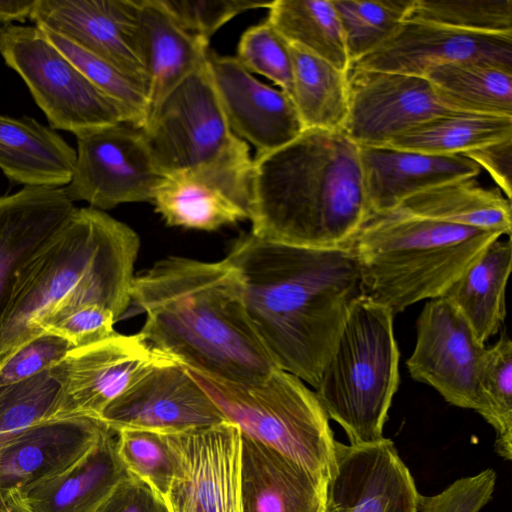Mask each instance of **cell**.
Masks as SVG:
<instances>
[{
    "label": "cell",
    "instance_id": "cell-13",
    "mask_svg": "<svg viewBox=\"0 0 512 512\" xmlns=\"http://www.w3.org/2000/svg\"><path fill=\"white\" fill-rule=\"evenodd\" d=\"M346 78L341 131L358 146H385L421 122L453 113L422 76L351 65Z\"/></svg>",
    "mask_w": 512,
    "mask_h": 512
},
{
    "label": "cell",
    "instance_id": "cell-22",
    "mask_svg": "<svg viewBox=\"0 0 512 512\" xmlns=\"http://www.w3.org/2000/svg\"><path fill=\"white\" fill-rule=\"evenodd\" d=\"M76 208L65 187L25 186L0 196V326L20 272L47 247Z\"/></svg>",
    "mask_w": 512,
    "mask_h": 512
},
{
    "label": "cell",
    "instance_id": "cell-6",
    "mask_svg": "<svg viewBox=\"0 0 512 512\" xmlns=\"http://www.w3.org/2000/svg\"><path fill=\"white\" fill-rule=\"evenodd\" d=\"M392 312L362 294L353 303L315 394L351 445L384 438L383 429L399 386L400 353Z\"/></svg>",
    "mask_w": 512,
    "mask_h": 512
},
{
    "label": "cell",
    "instance_id": "cell-33",
    "mask_svg": "<svg viewBox=\"0 0 512 512\" xmlns=\"http://www.w3.org/2000/svg\"><path fill=\"white\" fill-rule=\"evenodd\" d=\"M512 137V117L453 112L421 122L385 146L435 155H462Z\"/></svg>",
    "mask_w": 512,
    "mask_h": 512
},
{
    "label": "cell",
    "instance_id": "cell-30",
    "mask_svg": "<svg viewBox=\"0 0 512 512\" xmlns=\"http://www.w3.org/2000/svg\"><path fill=\"white\" fill-rule=\"evenodd\" d=\"M424 77L438 100L449 110L512 117V69L488 62L438 65Z\"/></svg>",
    "mask_w": 512,
    "mask_h": 512
},
{
    "label": "cell",
    "instance_id": "cell-8",
    "mask_svg": "<svg viewBox=\"0 0 512 512\" xmlns=\"http://www.w3.org/2000/svg\"><path fill=\"white\" fill-rule=\"evenodd\" d=\"M0 54L26 83L52 129L75 136L99 127L128 123L130 114L34 26L3 28Z\"/></svg>",
    "mask_w": 512,
    "mask_h": 512
},
{
    "label": "cell",
    "instance_id": "cell-19",
    "mask_svg": "<svg viewBox=\"0 0 512 512\" xmlns=\"http://www.w3.org/2000/svg\"><path fill=\"white\" fill-rule=\"evenodd\" d=\"M419 496L390 439L360 445L336 441V468L328 486V505L335 512H418Z\"/></svg>",
    "mask_w": 512,
    "mask_h": 512
},
{
    "label": "cell",
    "instance_id": "cell-32",
    "mask_svg": "<svg viewBox=\"0 0 512 512\" xmlns=\"http://www.w3.org/2000/svg\"><path fill=\"white\" fill-rule=\"evenodd\" d=\"M267 21L291 45L347 71L351 66L333 0L271 1Z\"/></svg>",
    "mask_w": 512,
    "mask_h": 512
},
{
    "label": "cell",
    "instance_id": "cell-26",
    "mask_svg": "<svg viewBox=\"0 0 512 512\" xmlns=\"http://www.w3.org/2000/svg\"><path fill=\"white\" fill-rule=\"evenodd\" d=\"M76 150L54 129L34 118L0 115V169L12 182L31 187H65Z\"/></svg>",
    "mask_w": 512,
    "mask_h": 512
},
{
    "label": "cell",
    "instance_id": "cell-45",
    "mask_svg": "<svg viewBox=\"0 0 512 512\" xmlns=\"http://www.w3.org/2000/svg\"><path fill=\"white\" fill-rule=\"evenodd\" d=\"M95 512H170L163 496L128 473Z\"/></svg>",
    "mask_w": 512,
    "mask_h": 512
},
{
    "label": "cell",
    "instance_id": "cell-17",
    "mask_svg": "<svg viewBox=\"0 0 512 512\" xmlns=\"http://www.w3.org/2000/svg\"><path fill=\"white\" fill-rule=\"evenodd\" d=\"M253 159L250 152L168 175L151 203L166 225L202 231L249 220Z\"/></svg>",
    "mask_w": 512,
    "mask_h": 512
},
{
    "label": "cell",
    "instance_id": "cell-36",
    "mask_svg": "<svg viewBox=\"0 0 512 512\" xmlns=\"http://www.w3.org/2000/svg\"><path fill=\"white\" fill-rule=\"evenodd\" d=\"M406 20L488 35H512V0H413Z\"/></svg>",
    "mask_w": 512,
    "mask_h": 512
},
{
    "label": "cell",
    "instance_id": "cell-48",
    "mask_svg": "<svg viewBox=\"0 0 512 512\" xmlns=\"http://www.w3.org/2000/svg\"><path fill=\"white\" fill-rule=\"evenodd\" d=\"M0 512H17L14 507L0 497Z\"/></svg>",
    "mask_w": 512,
    "mask_h": 512
},
{
    "label": "cell",
    "instance_id": "cell-43",
    "mask_svg": "<svg viewBox=\"0 0 512 512\" xmlns=\"http://www.w3.org/2000/svg\"><path fill=\"white\" fill-rule=\"evenodd\" d=\"M496 485V473L485 469L463 477L438 494H420L418 512H480L490 501Z\"/></svg>",
    "mask_w": 512,
    "mask_h": 512
},
{
    "label": "cell",
    "instance_id": "cell-20",
    "mask_svg": "<svg viewBox=\"0 0 512 512\" xmlns=\"http://www.w3.org/2000/svg\"><path fill=\"white\" fill-rule=\"evenodd\" d=\"M109 429L88 416L50 418L0 444V497L6 502L23 490L75 464Z\"/></svg>",
    "mask_w": 512,
    "mask_h": 512
},
{
    "label": "cell",
    "instance_id": "cell-21",
    "mask_svg": "<svg viewBox=\"0 0 512 512\" xmlns=\"http://www.w3.org/2000/svg\"><path fill=\"white\" fill-rule=\"evenodd\" d=\"M469 61L512 69V35L478 34L405 20L384 44L351 65L424 77L432 67Z\"/></svg>",
    "mask_w": 512,
    "mask_h": 512
},
{
    "label": "cell",
    "instance_id": "cell-1",
    "mask_svg": "<svg viewBox=\"0 0 512 512\" xmlns=\"http://www.w3.org/2000/svg\"><path fill=\"white\" fill-rule=\"evenodd\" d=\"M225 258L237 271L247 315L273 363L316 388L348 313L363 294L353 254L249 233Z\"/></svg>",
    "mask_w": 512,
    "mask_h": 512
},
{
    "label": "cell",
    "instance_id": "cell-46",
    "mask_svg": "<svg viewBox=\"0 0 512 512\" xmlns=\"http://www.w3.org/2000/svg\"><path fill=\"white\" fill-rule=\"evenodd\" d=\"M463 156L484 168L493 178L506 198L511 200L512 192V137L471 151Z\"/></svg>",
    "mask_w": 512,
    "mask_h": 512
},
{
    "label": "cell",
    "instance_id": "cell-3",
    "mask_svg": "<svg viewBox=\"0 0 512 512\" xmlns=\"http://www.w3.org/2000/svg\"><path fill=\"white\" fill-rule=\"evenodd\" d=\"M250 192V233L288 245L346 248L370 213L359 146L341 130L304 129L256 154Z\"/></svg>",
    "mask_w": 512,
    "mask_h": 512
},
{
    "label": "cell",
    "instance_id": "cell-40",
    "mask_svg": "<svg viewBox=\"0 0 512 512\" xmlns=\"http://www.w3.org/2000/svg\"><path fill=\"white\" fill-rule=\"evenodd\" d=\"M235 57L247 71L273 81L291 99L292 61L289 46L267 20L244 31Z\"/></svg>",
    "mask_w": 512,
    "mask_h": 512
},
{
    "label": "cell",
    "instance_id": "cell-9",
    "mask_svg": "<svg viewBox=\"0 0 512 512\" xmlns=\"http://www.w3.org/2000/svg\"><path fill=\"white\" fill-rule=\"evenodd\" d=\"M141 131L164 176L249 151L228 125L206 61L158 104Z\"/></svg>",
    "mask_w": 512,
    "mask_h": 512
},
{
    "label": "cell",
    "instance_id": "cell-47",
    "mask_svg": "<svg viewBox=\"0 0 512 512\" xmlns=\"http://www.w3.org/2000/svg\"><path fill=\"white\" fill-rule=\"evenodd\" d=\"M38 0H0V25L12 21L24 22L30 18ZM2 26V25H1Z\"/></svg>",
    "mask_w": 512,
    "mask_h": 512
},
{
    "label": "cell",
    "instance_id": "cell-38",
    "mask_svg": "<svg viewBox=\"0 0 512 512\" xmlns=\"http://www.w3.org/2000/svg\"><path fill=\"white\" fill-rule=\"evenodd\" d=\"M117 434V452L127 472L165 497L176 469L166 434L124 428Z\"/></svg>",
    "mask_w": 512,
    "mask_h": 512
},
{
    "label": "cell",
    "instance_id": "cell-42",
    "mask_svg": "<svg viewBox=\"0 0 512 512\" xmlns=\"http://www.w3.org/2000/svg\"><path fill=\"white\" fill-rule=\"evenodd\" d=\"M74 349L65 338L41 333L15 349L0 363V386L17 383L49 370Z\"/></svg>",
    "mask_w": 512,
    "mask_h": 512
},
{
    "label": "cell",
    "instance_id": "cell-37",
    "mask_svg": "<svg viewBox=\"0 0 512 512\" xmlns=\"http://www.w3.org/2000/svg\"><path fill=\"white\" fill-rule=\"evenodd\" d=\"M60 392V381L51 368L0 386V444L29 426L53 418Z\"/></svg>",
    "mask_w": 512,
    "mask_h": 512
},
{
    "label": "cell",
    "instance_id": "cell-23",
    "mask_svg": "<svg viewBox=\"0 0 512 512\" xmlns=\"http://www.w3.org/2000/svg\"><path fill=\"white\" fill-rule=\"evenodd\" d=\"M362 181L370 213L397 209L439 185L476 178L481 168L463 155H435L389 146H359Z\"/></svg>",
    "mask_w": 512,
    "mask_h": 512
},
{
    "label": "cell",
    "instance_id": "cell-35",
    "mask_svg": "<svg viewBox=\"0 0 512 512\" xmlns=\"http://www.w3.org/2000/svg\"><path fill=\"white\" fill-rule=\"evenodd\" d=\"M481 409L479 414L496 432L495 452L512 459V341L503 332L486 347L479 373Z\"/></svg>",
    "mask_w": 512,
    "mask_h": 512
},
{
    "label": "cell",
    "instance_id": "cell-28",
    "mask_svg": "<svg viewBox=\"0 0 512 512\" xmlns=\"http://www.w3.org/2000/svg\"><path fill=\"white\" fill-rule=\"evenodd\" d=\"M511 266V239H498L442 296L462 314L483 344L498 333L505 320Z\"/></svg>",
    "mask_w": 512,
    "mask_h": 512
},
{
    "label": "cell",
    "instance_id": "cell-25",
    "mask_svg": "<svg viewBox=\"0 0 512 512\" xmlns=\"http://www.w3.org/2000/svg\"><path fill=\"white\" fill-rule=\"evenodd\" d=\"M127 475L117 434L109 428L75 464L18 493L9 504L17 512H95Z\"/></svg>",
    "mask_w": 512,
    "mask_h": 512
},
{
    "label": "cell",
    "instance_id": "cell-7",
    "mask_svg": "<svg viewBox=\"0 0 512 512\" xmlns=\"http://www.w3.org/2000/svg\"><path fill=\"white\" fill-rule=\"evenodd\" d=\"M187 370L243 435L280 452L329 486L337 440L315 392L301 379L275 369L262 381L234 383Z\"/></svg>",
    "mask_w": 512,
    "mask_h": 512
},
{
    "label": "cell",
    "instance_id": "cell-16",
    "mask_svg": "<svg viewBox=\"0 0 512 512\" xmlns=\"http://www.w3.org/2000/svg\"><path fill=\"white\" fill-rule=\"evenodd\" d=\"M168 358L155 352L139 334L115 335L72 349L51 368L61 384L53 418L100 419L106 407L152 365Z\"/></svg>",
    "mask_w": 512,
    "mask_h": 512
},
{
    "label": "cell",
    "instance_id": "cell-5",
    "mask_svg": "<svg viewBox=\"0 0 512 512\" xmlns=\"http://www.w3.org/2000/svg\"><path fill=\"white\" fill-rule=\"evenodd\" d=\"M501 236L395 209L369 213L346 248L357 261L363 294L396 315L442 297Z\"/></svg>",
    "mask_w": 512,
    "mask_h": 512
},
{
    "label": "cell",
    "instance_id": "cell-11",
    "mask_svg": "<svg viewBox=\"0 0 512 512\" xmlns=\"http://www.w3.org/2000/svg\"><path fill=\"white\" fill-rule=\"evenodd\" d=\"M166 436L176 458L169 511L242 512L240 429L224 421Z\"/></svg>",
    "mask_w": 512,
    "mask_h": 512
},
{
    "label": "cell",
    "instance_id": "cell-39",
    "mask_svg": "<svg viewBox=\"0 0 512 512\" xmlns=\"http://www.w3.org/2000/svg\"><path fill=\"white\" fill-rule=\"evenodd\" d=\"M42 30V29H41ZM48 40L67 56L101 91L118 102L131 116L133 126L141 129L148 116L144 88L127 75L84 51L61 36L42 30Z\"/></svg>",
    "mask_w": 512,
    "mask_h": 512
},
{
    "label": "cell",
    "instance_id": "cell-50",
    "mask_svg": "<svg viewBox=\"0 0 512 512\" xmlns=\"http://www.w3.org/2000/svg\"><path fill=\"white\" fill-rule=\"evenodd\" d=\"M326 512H335V510L328 505Z\"/></svg>",
    "mask_w": 512,
    "mask_h": 512
},
{
    "label": "cell",
    "instance_id": "cell-44",
    "mask_svg": "<svg viewBox=\"0 0 512 512\" xmlns=\"http://www.w3.org/2000/svg\"><path fill=\"white\" fill-rule=\"evenodd\" d=\"M117 319L111 310L90 304L74 309L49 324L44 332L57 334L68 340L74 348L105 340L117 332L113 325Z\"/></svg>",
    "mask_w": 512,
    "mask_h": 512
},
{
    "label": "cell",
    "instance_id": "cell-4",
    "mask_svg": "<svg viewBox=\"0 0 512 512\" xmlns=\"http://www.w3.org/2000/svg\"><path fill=\"white\" fill-rule=\"evenodd\" d=\"M140 240L125 223L76 208L47 247L20 272L0 326V363L74 309L98 304L118 319L131 302Z\"/></svg>",
    "mask_w": 512,
    "mask_h": 512
},
{
    "label": "cell",
    "instance_id": "cell-2",
    "mask_svg": "<svg viewBox=\"0 0 512 512\" xmlns=\"http://www.w3.org/2000/svg\"><path fill=\"white\" fill-rule=\"evenodd\" d=\"M130 297L145 314L138 332L145 342L189 370L253 383L278 369L250 322L239 276L226 258H164L134 276Z\"/></svg>",
    "mask_w": 512,
    "mask_h": 512
},
{
    "label": "cell",
    "instance_id": "cell-31",
    "mask_svg": "<svg viewBox=\"0 0 512 512\" xmlns=\"http://www.w3.org/2000/svg\"><path fill=\"white\" fill-rule=\"evenodd\" d=\"M288 46L291 100L304 129L341 130L347 116L346 72L300 47Z\"/></svg>",
    "mask_w": 512,
    "mask_h": 512
},
{
    "label": "cell",
    "instance_id": "cell-14",
    "mask_svg": "<svg viewBox=\"0 0 512 512\" xmlns=\"http://www.w3.org/2000/svg\"><path fill=\"white\" fill-rule=\"evenodd\" d=\"M29 19L109 63L146 93L139 0H38Z\"/></svg>",
    "mask_w": 512,
    "mask_h": 512
},
{
    "label": "cell",
    "instance_id": "cell-24",
    "mask_svg": "<svg viewBox=\"0 0 512 512\" xmlns=\"http://www.w3.org/2000/svg\"><path fill=\"white\" fill-rule=\"evenodd\" d=\"M242 512H326L328 485L241 433Z\"/></svg>",
    "mask_w": 512,
    "mask_h": 512
},
{
    "label": "cell",
    "instance_id": "cell-10",
    "mask_svg": "<svg viewBox=\"0 0 512 512\" xmlns=\"http://www.w3.org/2000/svg\"><path fill=\"white\" fill-rule=\"evenodd\" d=\"M76 139V164L65 186L72 201L102 211L123 203H151L166 176L141 129L118 123L82 132Z\"/></svg>",
    "mask_w": 512,
    "mask_h": 512
},
{
    "label": "cell",
    "instance_id": "cell-49",
    "mask_svg": "<svg viewBox=\"0 0 512 512\" xmlns=\"http://www.w3.org/2000/svg\"><path fill=\"white\" fill-rule=\"evenodd\" d=\"M3 28H4V26L0 25V43H1L2 35H3Z\"/></svg>",
    "mask_w": 512,
    "mask_h": 512
},
{
    "label": "cell",
    "instance_id": "cell-34",
    "mask_svg": "<svg viewBox=\"0 0 512 512\" xmlns=\"http://www.w3.org/2000/svg\"><path fill=\"white\" fill-rule=\"evenodd\" d=\"M350 64L384 44L406 20L413 0H333Z\"/></svg>",
    "mask_w": 512,
    "mask_h": 512
},
{
    "label": "cell",
    "instance_id": "cell-27",
    "mask_svg": "<svg viewBox=\"0 0 512 512\" xmlns=\"http://www.w3.org/2000/svg\"><path fill=\"white\" fill-rule=\"evenodd\" d=\"M139 2L149 116L180 82L206 61L209 41L182 29L159 0Z\"/></svg>",
    "mask_w": 512,
    "mask_h": 512
},
{
    "label": "cell",
    "instance_id": "cell-41",
    "mask_svg": "<svg viewBox=\"0 0 512 512\" xmlns=\"http://www.w3.org/2000/svg\"><path fill=\"white\" fill-rule=\"evenodd\" d=\"M185 31L209 41L223 25L251 9L268 8L271 1L253 0H159Z\"/></svg>",
    "mask_w": 512,
    "mask_h": 512
},
{
    "label": "cell",
    "instance_id": "cell-12",
    "mask_svg": "<svg viewBox=\"0 0 512 512\" xmlns=\"http://www.w3.org/2000/svg\"><path fill=\"white\" fill-rule=\"evenodd\" d=\"M416 329V344L406 361L411 377L433 387L451 405L479 413V373L485 344L443 297L426 302Z\"/></svg>",
    "mask_w": 512,
    "mask_h": 512
},
{
    "label": "cell",
    "instance_id": "cell-15",
    "mask_svg": "<svg viewBox=\"0 0 512 512\" xmlns=\"http://www.w3.org/2000/svg\"><path fill=\"white\" fill-rule=\"evenodd\" d=\"M110 429L177 434L227 421L217 405L180 363L152 365L100 416Z\"/></svg>",
    "mask_w": 512,
    "mask_h": 512
},
{
    "label": "cell",
    "instance_id": "cell-18",
    "mask_svg": "<svg viewBox=\"0 0 512 512\" xmlns=\"http://www.w3.org/2000/svg\"><path fill=\"white\" fill-rule=\"evenodd\" d=\"M207 66L232 132L251 143L256 154L279 149L304 130L290 97L247 71L235 56L208 49Z\"/></svg>",
    "mask_w": 512,
    "mask_h": 512
},
{
    "label": "cell",
    "instance_id": "cell-29",
    "mask_svg": "<svg viewBox=\"0 0 512 512\" xmlns=\"http://www.w3.org/2000/svg\"><path fill=\"white\" fill-rule=\"evenodd\" d=\"M397 209L427 219L511 236V200L499 188L483 187L475 178L428 189L407 199Z\"/></svg>",
    "mask_w": 512,
    "mask_h": 512
}]
</instances>
